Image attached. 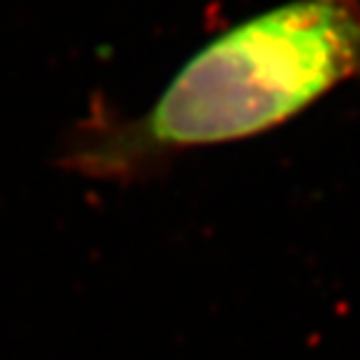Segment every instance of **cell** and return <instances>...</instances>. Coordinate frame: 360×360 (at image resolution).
<instances>
[{"mask_svg":"<svg viewBox=\"0 0 360 360\" xmlns=\"http://www.w3.org/2000/svg\"><path fill=\"white\" fill-rule=\"evenodd\" d=\"M355 73L360 0H292L210 40L141 118L118 120L96 103L60 163L93 180H128L170 150L283 123Z\"/></svg>","mask_w":360,"mask_h":360,"instance_id":"6da1fadb","label":"cell"}]
</instances>
